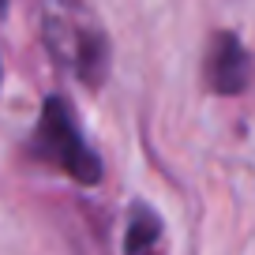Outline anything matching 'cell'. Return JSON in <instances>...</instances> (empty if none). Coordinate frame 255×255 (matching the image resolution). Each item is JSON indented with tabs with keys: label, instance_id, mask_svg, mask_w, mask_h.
Returning a JSON list of instances; mask_svg holds the SVG:
<instances>
[{
	"label": "cell",
	"instance_id": "cell-2",
	"mask_svg": "<svg viewBox=\"0 0 255 255\" xmlns=\"http://www.w3.org/2000/svg\"><path fill=\"white\" fill-rule=\"evenodd\" d=\"M207 79L218 94H237L248 83V53L233 34H218L210 41V56H207Z\"/></svg>",
	"mask_w": 255,
	"mask_h": 255
},
{
	"label": "cell",
	"instance_id": "cell-1",
	"mask_svg": "<svg viewBox=\"0 0 255 255\" xmlns=\"http://www.w3.org/2000/svg\"><path fill=\"white\" fill-rule=\"evenodd\" d=\"M34 154L53 165H60L64 173L79 184H98L102 180V165H98V154L87 146L79 124H75L72 109L60 102V98H49L45 109L38 120V139H34Z\"/></svg>",
	"mask_w": 255,
	"mask_h": 255
}]
</instances>
